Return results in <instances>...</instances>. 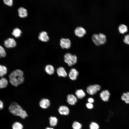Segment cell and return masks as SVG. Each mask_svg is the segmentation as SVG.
I'll list each match as a JSON object with an SVG mask.
<instances>
[{
  "label": "cell",
  "mask_w": 129,
  "mask_h": 129,
  "mask_svg": "<svg viewBox=\"0 0 129 129\" xmlns=\"http://www.w3.org/2000/svg\"><path fill=\"white\" fill-rule=\"evenodd\" d=\"M9 77L11 84L15 87L22 83L24 80L23 71L18 69L12 71L9 74Z\"/></svg>",
  "instance_id": "1"
},
{
  "label": "cell",
  "mask_w": 129,
  "mask_h": 129,
  "mask_svg": "<svg viewBox=\"0 0 129 129\" xmlns=\"http://www.w3.org/2000/svg\"><path fill=\"white\" fill-rule=\"evenodd\" d=\"M8 108L10 112L15 116L19 117L24 119L28 116L26 111L16 102H12L9 106Z\"/></svg>",
  "instance_id": "2"
},
{
  "label": "cell",
  "mask_w": 129,
  "mask_h": 129,
  "mask_svg": "<svg viewBox=\"0 0 129 129\" xmlns=\"http://www.w3.org/2000/svg\"><path fill=\"white\" fill-rule=\"evenodd\" d=\"M91 38L94 43L98 46L105 44L107 41L106 36L101 33L99 34H93L92 37Z\"/></svg>",
  "instance_id": "3"
},
{
  "label": "cell",
  "mask_w": 129,
  "mask_h": 129,
  "mask_svg": "<svg viewBox=\"0 0 129 129\" xmlns=\"http://www.w3.org/2000/svg\"><path fill=\"white\" fill-rule=\"evenodd\" d=\"M64 62L70 66L75 64L77 61L76 56L69 53H66L64 56Z\"/></svg>",
  "instance_id": "4"
},
{
  "label": "cell",
  "mask_w": 129,
  "mask_h": 129,
  "mask_svg": "<svg viewBox=\"0 0 129 129\" xmlns=\"http://www.w3.org/2000/svg\"><path fill=\"white\" fill-rule=\"evenodd\" d=\"M101 88L100 86L98 85H90L87 87L86 91L90 95H93L96 93L98 91L100 90Z\"/></svg>",
  "instance_id": "5"
},
{
  "label": "cell",
  "mask_w": 129,
  "mask_h": 129,
  "mask_svg": "<svg viewBox=\"0 0 129 129\" xmlns=\"http://www.w3.org/2000/svg\"><path fill=\"white\" fill-rule=\"evenodd\" d=\"M60 45L63 49H68L71 46L70 40L68 38H62L60 40Z\"/></svg>",
  "instance_id": "6"
},
{
  "label": "cell",
  "mask_w": 129,
  "mask_h": 129,
  "mask_svg": "<svg viewBox=\"0 0 129 129\" xmlns=\"http://www.w3.org/2000/svg\"><path fill=\"white\" fill-rule=\"evenodd\" d=\"M75 35L77 36L82 38L85 34L86 31L85 29L81 27H77L74 30Z\"/></svg>",
  "instance_id": "7"
},
{
  "label": "cell",
  "mask_w": 129,
  "mask_h": 129,
  "mask_svg": "<svg viewBox=\"0 0 129 129\" xmlns=\"http://www.w3.org/2000/svg\"><path fill=\"white\" fill-rule=\"evenodd\" d=\"M5 46L7 48H13L16 45V43L14 39L12 38H9L4 42Z\"/></svg>",
  "instance_id": "8"
},
{
  "label": "cell",
  "mask_w": 129,
  "mask_h": 129,
  "mask_svg": "<svg viewBox=\"0 0 129 129\" xmlns=\"http://www.w3.org/2000/svg\"><path fill=\"white\" fill-rule=\"evenodd\" d=\"M50 102L48 99L44 98L41 100L39 102V104L41 108L43 109H46L50 106Z\"/></svg>",
  "instance_id": "9"
},
{
  "label": "cell",
  "mask_w": 129,
  "mask_h": 129,
  "mask_svg": "<svg viewBox=\"0 0 129 129\" xmlns=\"http://www.w3.org/2000/svg\"><path fill=\"white\" fill-rule=\"evenodd\" d=\"M59 113L61 115H67L69 113L70 110L69 108L65 106H61L58 109Z\"/></svg>",
  "instance_id": "10"
},
{
  "label": "cell",
  "mask_w": 129,
  "mask_h": 129,
  "mask_svg": "<svg viewBox=\"0 0 129 129\" xmlns=\"http://www.w3.org/2000/svg\"><path fill=\"white\" fill-rule=\"evenodd\" d=\"M110 95L109 92L107 90L102 91L100 94V97L102 100L106 102L108 101Z\"/></svg>",
  "instance_id": "11"
},
{
  "label": "cell",
  "mask_w": 129,
  "mask_h": 129,
  "mask_svg": "<svg viewBox=\"0 0 129 129\" xmlns=\"http://www.w3.org/2000/svg\"><path fill=\"white\" fill-rule=\"evenodd\" d=\"M77 101V97L73 94H69L67 96V102L71 105H75Z\"/></svg>",
  "instance_id": "12"
},
{
  "label": "cell",
  "mask_w": 129,
  "mask_h": 129,
  "mask_svg": "<svg viewBox=\"0 0 129 129\" xmlns=\"http://www.w3.org/2000/svg\"><path fill=\"white\" fill-rule=\"evenodd\" d=\"M78 71L75 69L72 68L70 70L69 74V76L72 80H75L77 78L79 74Z\"/></svg>",
  "instance_id": "13"
},
{
  "label": "cell",
  "mask_w": 129,
  "mask_h": 129,
  "mask_svg": "<svg viewBox=\"0 0 129 129\" xmlns=\"http://www.w3.org/2000/svg\"><path fill=\"white\" fill-rule=\"evenodd\" d=\"M39 40L43 42H47L49 39L47 33L45 31L41 32L38 37Z\"/></svg>",
  "instance_id": "14"
},
{
  "label": "cell",
  "mask_w": 129,
  "mask_h": 129,
  "mask_svg": "<svg viewBox=\"0 0 129 129\" xmlns=\"http://www.w3.org/2000/svg\"><path fill=\"white\" fill-rule=\"evenodd\" d=\"M57 73L59 77H66L67 75L64 68L62 67H60L57 69Z\"/></svg>",
  "instance_id": "15"
},
{
  "label": "cell",
  "mask_w": 129,
  "mask_h": 129,
  "mask_svg": "<svg viewBox=\"0 0 129 129\" xmlns=\"http://www.w3.org/2000/svg\"><path fill=\"white\" fill-rule=\"evenodd\" d=\"M45 70L47 74L50 75L54 74L55 71L54 67L50 64H47L45 66Z\"/></svg>",
  "instance_id": "16"
},
{
  "label": "cell",
  "mask_w": 129,
  "mask_h": 129,
  "mask_svg": "<svg viewBox=\"0 0 129 129\" xmlns=\"http://www.w3.org/2000/svg\"><path fill=\"white\" fill-rule=\"evenodd\" d=\"M118 30L120 33L121 34H124L128 32V27L125 24H121L118 26Z\"/></svg>",
  "instance_id": "17"
},
{
  "label": "cell",
  "mask_w": 129,
  "mask_h": 129,
  "mask_svg": "<svg viewBox=\"0 0 129 129\" xmlns=\"http://www.w3.org/2000/svg\"><path fill=\"white\" fill-rule=\"evenodd\" d=\"M18 12L19 16L21 18H24L27 16V10L22 7L19 8L18 9Z\"/></svg>",
  "instance_id": "18"
},
{
  "label": "cell",
  "mask_w": 129,
  "mask_h": 129,
  "mask_svg": "<svg viewBox=\"0 0 129 129\" xmlns=\"http://www.w3.org/2000/svg\"><path fill=\"white\" fill-rule=\"evenodd\" d=\"M49 125L51 127L56 126L58 122V119L56 117L52 116H51L49 117Z\"/></svg>",
  "instance_id": "19"
},
{
  "label": "cell",
  "mask_w": 129,
  "mask_h": 129,
  "mask_svg": "<svg viewBox=\"0 0 129 129\" xmlns=\"http://www.w3.org/2000/svg\"><path fill=\"white\" fill-rule=\"evenodd\" d=\"M8 81L5 78L2 77L0 79V88L2 89L7 87L8 84Z\"/></svg>",
  "instance_id": "20"
},
{
  "label": "cell",
  "mask_w": 129,
  "mask_h": 129,
  "mask_svg": "<svg viewBox=\"0 0 129 129\" xmlns=\"http://www.w3.org/2000/svg\"><path fill=\"white\" fill-rule=\"evenodd\" d=\"M75 94L77 98L79 99H81L85 97L86 94L82 89L77 90L75 92Z\"/></svg>",
  "instance_id": "21"
},
{
  "label": "cell",
  "mask_w": 129,
  "mask_h": 129,
  "mask_svg": "<svg viewBox=\"0 0 129 129\" xmlns=\"http://www.w3.org/2000/svg\"><path fill=\"white\" fill-rule=\"evenodd\" d=\"M11 127L12 129H23V126L20 122L15 121L12 124Z\"/></svg>",
  "instance_id": "22"
},
{
  "label": "cell",
  "mask_w": 129,
  "mask_h": 129,
  "mask_svg": "<svg viewBox=\"0 0 129 129\" xmlns=\"http://www.w3.org/2000/svg\"><path fill=\"white\" fill-rule=\"evenodd\" d=\"M7 72V68L5 66L0 65V76L3 77Z\"/></svg>",
  "instance_id": "23"
},
{
  "label": "cell",
  "mask_w": 129,
  "mask_h": 129,
  "mask_svg": "<svg viewBox=\"0 0 129 129\" xmlns=\"http://www.w3.org/2000/svg\"><path fill=\"white\" fill-rule=\"evenodd\" d=\"M21 33L22 32L21 30L17 28L14 29L12 33V35L16 38L20 37Z\"/></svg>",
  "instance_id": "24"
},
{
  "label": "cell",
  "mask_w": 129,
  "mask_h": 129,
  "mask_svg": "<svg viewBox=\"0 0 129 129\" xmlns=\"http://www.w3.org/2000/svg\"><path fill=\"white\" fill-rule=\"evenodd\" d=\"M121 99L127 104H129V92L123 93L121 96Z\"/></svg>",
  "instance_id": "25"
},
{
  "label": "cell",
  "mask_w": 129,
  "mask_h": 129,
  "mask_svg": "<svg viewBox=\"0 0 129 129\" xmlns=\"http://www.w3.org/2000/svg\"><path fill=\"white\" fill-rule=\"evenodd\" d=\"M72 126L73 129H81L82 125L79 122L75 121L73 123Z\"/></svg>",
  "instance_id": "26"
},
{
  "label": "cell",
  "mask_w": 129,
  "mask_h": 129,
  "mask_svg": "<svg viewBox=\"0 0 129 129\" xmlns=\"http://www.w3.org/2000/svg\"><path fill=\"white\" fill-rule=\"evenodd\" d=\"M89 128L90 129H99V126L96 122H92L90 124Z\"/></svg>",
  "instance_id": "27"
},
{
  "label": "cell",
  "mask_w": 129,
  "mask_h": 129,
  "mask_svg": "<svg viewBox=\"0 0 129 129\" xmlns=\"http://www.w3.org/2000/svg\"><path fill=\"white\" fill-rule=\"evenodd\" d=\"M5 5L9 7H11L13 4V0H3Z\"/></svg>",
  "instance_id": "28"
},
{
  "label": "cell",
  "mask_w": 129,
  "mask_h": 129,
  "mask_svg": "<svg viewBox=\"0 0 129 129\" xmlns=\"http://www.w3.org/2000/svg\"><path fill=\"white\" fill-rule=\"evenodd\" d=\"M6 55V53L4 48L0 45V58L1 57H5Z\"/></svg>",
  "instance_id": "29"
},
{
  "label": "cell",
  "mask_w": 129,
  "mask_h": 129,
  "mask_svg": "<svg viewBox=\"0 0 129 129\" xmlns=\"http://www.w3.org/2000/svg\"><path fill=\"white\" fill-rule=\"evenodd\" d=\"M123 41L125 44L129 45V34L124 36L123 39Z\"/></svg>",
  "instance_id": "30"
},
{
  "label": "cell",
  "mask_w": 129,
  "mask_h": 129,
  "mask_svg": "<svg viewBox=\"0 0 129 129\" xmlns=\"http://www.w3.org/2000/svg\"><path fill=\"white\" fill-rule=\"evenodd\" d=\"M86 107L89 109H91L93 107V105L92 104L89 102L86 103Z\"/></svg>",
  "instance_id": "31"
},
{
  "label": "cell",
  "mask_w": 129,
  "mask_h": 129,
  "mask_svg": "<svg viewBox=\"0 0 129 129\" xmlns=\"http://www.w3.org/2000/svg\"><path fill=\"white\" fill-rule=\"evenodd\" d=\"M4 107V105L3 102L0 100V110L3 109Z\"/></svg>",
  "instance_id": "32"
},
{
  "label": "cell",
  "mask_w": 129,
  "mask_h": 129,
  "mask_svg": "<svg viewBox=\"0 0 129 129\" xmlns=\"http://www.w3.org/2000/svg\"><path fill=\"white\" fill-rule=\"evenodd\" d=\"M88 101V102L92 103L94 102V100L93 98H89L87 99Z\"/></svg>",
  "instance_id": "33"
},
{
  "label": "cell",
  "mask_w": 129,
  "mask_h": 129,
  "mask_svg": "<svg viewBox=\"0 0 129 129\" xmlns=\"http://www.w3.org/2000/svg\"><path fill=\"white\" fill-rule=\"evenodd\" d=\"M45 129H54L52 127H48L46 128Z\"/></svg>",
  "instance_id": "34"
}]
</instances>
